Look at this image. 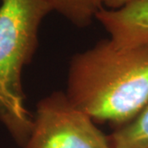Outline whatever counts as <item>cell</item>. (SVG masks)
<instances>
[{"mask_svg":"<svg viewBox=\"0 0 148 148\" xmlns=\"http://www.w3.org/2000/svg\"><path fill=\"white\" fill-rule=\"evenodd\" d=\"M66 95L91 119L127 124L148 105V43L116 48L102 40L77 54Z\"/></svg>","mask_w":148,"mask_h":148,"instance_id":"cell-1","label":"cell"},{"mask_svg":"<svg viewBox=\"0 0 148 148\" xmlns=\"http://www.w3.org/2000/svg\"><path fill=\"white\" fill-rule=\"evenodd\" d=\"M52 10L49 0H3L0 7V120L21 147L33 126L21 73L36 51L43 18Z\"/></svg>","mask_w":148,"mask_h":148,"instance_id":"cell-2","label":"cell"},{"mask_svg":"<svg viewBox=\"0 0 148 148\" xmlns=\"http://www.w3.org/2000/svg\"><path fill=\"white\" fill-rule=\"evenodd\" d=\"M22 148H111L108 137L92 119L69 101L53 93L39 102L32 133Z\"/></svg>","mask_w":148,"mask_h":148,"instance_id":"cell-3","label":"cell"},{"mask_svg":"<svg viewBox=\"0 0 148 148\" xmlns=\"http://www.w3.org/2000/svg\"><path fill=\"white\" fill-rule=\"evenodd\" d=\"M95 18L110 35L114 47L148 43V0H138L117 10L101 8Z\"/></svg>","mask_w":148,"mask_h":148,"instance_id":"cell-4","label":"cell"},{"mask_svg":"<svg viewBox=\"0 0 148 148\" xmlns=\"http://www.w3.org/2000/svg\"><path fill=\"white\" fill-rule=\"evenodd\" d=\"M108 138L111 148H148V105Z\"/></svg>","mask_w":148,"mask_h":148,"instance_id":"cell-5","label":"cell"},{"mask_svg":"<svg viewBox=\"0 0 148 148\" xmlns=\"http://www.w3.org/2000/svg\"><path fill=\"white\" fill-rule=\"evenodd\" d=\"M58 11L77 27L88 26L102 8L101 0H49Z\"/></svg>","mask_w":148,"mask_h":148,"instance_id":"cell-6","label":"cell"},{"mask_svg":"<svg viewBox=\"0 0 148 148\" xmlns=\"http://www.w3.org/2000/svg\"><path fill=\"white\" fill-rule=\"evenodd\" d=\"M101 3H104L107 7L112 8L111 10H117L138 0H101Z\"/></svg>","mask_w":148,"mask_h":148,"instance_id":"cell-7","label":"cell"}]
</instances>
